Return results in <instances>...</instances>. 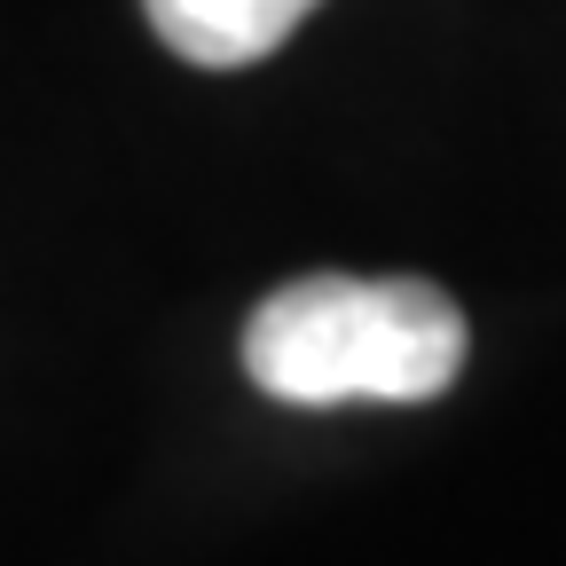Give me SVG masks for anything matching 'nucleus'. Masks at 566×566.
<instances>
[{
  "label": "nucleus",
  "instance_id": "2",
  "mask_svg": "<svg viewBox=\"0 0 566 566\" xmlns=\"http://www.w3.org/2000/svg\"><path fill=\"white\" fill-rule=\"evenodd\" d=\"M142 17L158 24V40L181 63L237 71V63L275 55L283 40L315 17V0H142Z\"/></svg>",
  "mask_w": 566,
  "mask_h": 566
},
{
  "label": "nucleus",
  "instance_id": "1",
  "mask_svg": "<svg viewBox=\"0 0 566 566\" xmlns=\"http://www.w3.org/2000/svg\"><path fill=\"white\" fill-rule=\"evenodd\" d=\"M464 315L424 275H300L244 323V370L292 409L433 401L464 370Z\"/></svg>",
  "mask_w": 566,
  "mask_h": 566
}]
</instances>
